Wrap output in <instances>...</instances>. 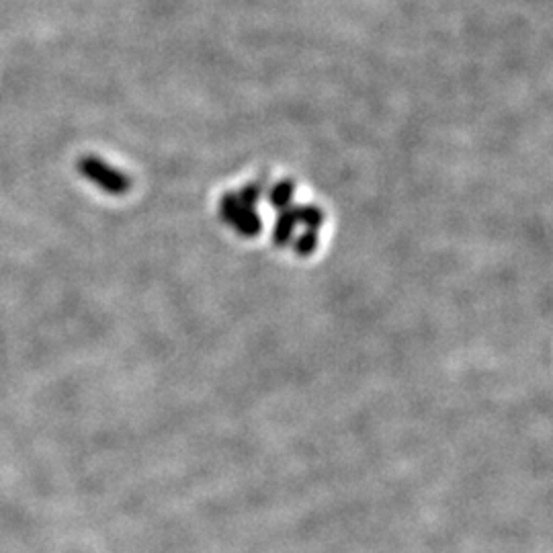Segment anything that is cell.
<instances>
[{
  "label": "cell",
  "mask_w": 553,
  "mask_h": 553,
  "mask_svg": "<svg viewBox=\"0 0 553 553\" xmlns=\"http://www.w3.org/2000/svg\"><path fill=\"white\" fill-rule=\"evenodd\" d=\"M78 170H81L89 181L99 185L100 189L113 193V195H121V193H125L129 189V178L125 175H121L119 170L111 168L109 164H105L100 158L95 156L81 158V160H78Z\"/></svg>",
  "instance_id": "6da1fadb"
}]
</instances>
